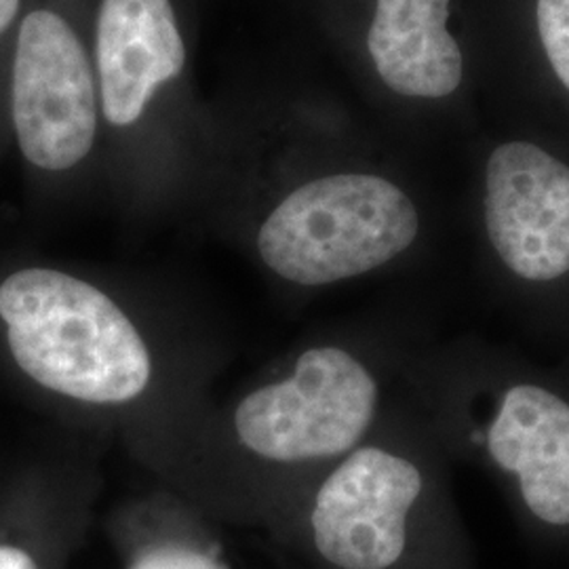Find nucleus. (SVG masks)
<instances>
[{
	"label": "nucleus",
	"instance_id": "nucleus-1",
	"mask_svg": "<svg viewBox=\"0 0 569 569\" xmlns=\"http://www.w3.org/2000/svg\"><path fill=\"white\" fill-rule=\"evenodd\" d=\"M411 382L449 460L498 479L536 526L569 531V352L545 366L460 336L425 350Z\"/></svg>",
	"mask_w": 569,
	"mask_h": 569
},
{
	"label": "nucleus",
	"instance_id": "nucleus-2",
	"mask_svg": "<svg viewBox=\"0 0 569 569\" xmlns=\"http://www.w3.org/2000/svg\"><path fill=\"white\" fill-rule=\"evenodd\" d=\"M472 228L493 296L531 331L569 346V138L517 127L479 146Z\"/></svg>",
	"mask_w": 569,
	"mask_h": 569
},
{
	"label": "nucleus",
	"instance_id": "nucleus-3",
	"mask_svg": "<svg viewBox=\"0 0 569 569\" xmlns=\"http://www.w3.org/2000/svg\"><path fill=\"white\" fill-rule=\"evenodd\" d=\"M0 319L18 366L41 387L87 403H124L150 382L142 336L103 291L30 268L0 284Z\"/></svg>",
	"mask_w": 569,
	"mask_h": 569
},
{
	"label": "nucleus",
	"instance_id": "nucleus-4",
	"mask_svg": "<svg viewBox=\"0 0 569 569\" xmlns=\"http://www.w3.org/2000/svg\"><path fill=\"white\" fill-rule=\"evenodd\" d=\"M449 456L427 418L406 437L369 435L315 489L310 531L319 555L340 569H390L411 547L416 521L449 509Z\"/></svg>",
	"mask_w": 569,
	"mask_h": 569
},
{
	"label": "nucleus",
	"instance_id": "nucleus-5",
	"mask_svg": "<svg viewBox=\"0 0 569 569\" xmlns=\"http://www.w3.org/2000/svg\"><path fill=\"white\" fill-rule=\"evenodd\" d=\"M427 224L425 207L403 183L373 171H336L289 192L268 216L258 247L284 281L326 287L413 253Z\"/></svg>",
	"mask_w": 569,
	"mask_h": 569
},
{
	"label": "nucleus",
	"instance_id": "nucleus-6",
	"mask_svg": "<svg viewBox=\"0 0 569 569\" xmlns=\"http://www.w3.org/2000/svg\"><path fill=\"white\" fill-rule=\"evenodd\" d=\"M380 373L342 345L306 348L293 371L247 395L234 416L244 448L272 462H336L378 425Z\"/></svg>",
	"mask_w": 569,
	"mask_h": 569
},
{
	"label": "nucleus",
	"instance_id": "nucleus-7",
	"mask_svg": "<svg viewBox=\"0 0 569 569\" xmlns=\"http://www.w3.org/2000/svg\"><path fill=\"white\" fill-rule=\"evenodd\" d=\"M13 121L23 157L49 171L81 163L96 140L89 58L74 30L51 11H34L21 23Z\"/></svg>",
	"mask_w": 569,
	"mask_h": 569
},
{
	"label": "nucleus",
	"instance_id": "nucleus-8",
	"mask_svg": "<svg viewBox=\"0 0 569 569\" xmlns=\"http://www.w3.org/2000/svg\"><path fill=\"white\" fill-rule=\"evenodd\" d=\"M367 60L397 100L465 108L479 74L468 0H373Z\"/></svg>",
	"mask_w": 569,
	"mask_h": 569
},
{
	"label": "nucleus",
	"instance_id": "nucleus-9",
	"mask_svg": "<svg viewBox=\"0 0 569 569\" xmlns=\"http://www.w3.org/2000/svg\"><path fill=\"white\" fill-rule=\"evenodd\" d=\"M479 51L569 138V0L468 2ZM549 129V131H550Z\"/></svg>",
	"mask_w": 569,
	"mask_h": 569
},
{
	"label": "nucleus",
	"instance_id": "nucleus-10",
	"mask_svg": "<svg viewBox=\"0 0 569 569\" xmlns=\"http://www.w3.org/2000/svg\"><path fill=\"white\" fill-rule=\"evenodd\" d=\"M186 49L169 0H103L98 66L103 117L131 124L154 89L182 72Z\"/></svg>",
	"mask_w": 569,
	"mask_h": 569
},
{
	"label": "nucleus",
	"instance_id": "nucleus-11",
	"mask_svg": "<svg viewBox=\"0 0 569 569\" xmlns=\"http://www.w3.org/2000/svg\"><path fill=\"white\" fill-rule=\"evenodd\" d=\"M131 569H226L211 557L186 547H154L142 552Z\"/></svg>",
	"mask_w": 569,
	"mask_h": 569
},
{
	"label": "nucleus",
	"instance_id": "nucleus-12",
	"mask_svg": "<svg viewBox=\"0 0 569 569\" xmlns=\"http://www.w3.org/2000/svg\"><path fill=\"white\" fill-rule=\"evenodd\" d=\"M0 569H39L32 557L16 547H0Z\"/></svg>",
	"mask_w": 569,
	"mask_h": 569
},
{
	"label": "nucleus",
	"instance_id": "nucleus-13",
	"mask_svg": "<svg viewBox=\"0 0 569 569\" xmlns=\"http://www.w3.org/2000/svg\"><path fill=\"white\" fill-rule=\"evenodd\" d=\"M20 7V0H0V34L9 28V23L16 18Z\"/></svg>",
	"mask_w": 569,
	"mask_h": 569
}]
</instances>
